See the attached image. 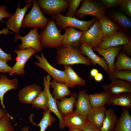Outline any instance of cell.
Masks as SVG:
<instances>
[{
  "label": "cell",
  "instance_id": "cell-36",
  "mask_svg": "<svg viewBox=\"0 0 131 131\" xmlns=\"http://www.w3.org/2000/svg\"><path fill=\"white\" fill-rule=\"evenodd\" d=\"M109 78H114L131 82V70H114L109 75Z\"/></svg>",
  "mask_w": 131,
  "mask_h": 131
},
{
  "label": "cell",
  "instance_id": "cell-21",
  "mask_svg": "<svg viewBox=\"0 0 131 131\" xmlns=\"http://www.w3.org/2000/svg\"><path fill=\"white\" fill-rule=\"evenodd\" d=\"M106 110L105 106L98 107H92L87 114V121L99 129L105 117Z\"/></svg>",
  "mask_w": 131,
  "mask_h": 131
},
{
  "label": "cell",
  "instance_id": "cell-15",
  "mask_svg": "<svg viewBox=\"0 0 131 131\" xmlns=\"http://www.w3.org/2000/svg\"><path fill=\"white\" fill-rule=\"evenodd\" d=\"M65 32L63 35L62 46H71L77 48L81 44V39L83 32L75 28L69 27L65 29Z\"/></svg>",
  "mask_w": 131,
  "mask_h": 131
},
{
  "label": "cell",
  "instance_id": "cell-22",
  "mask_svg": "<svg viewBox=\"0 0 131 131\" xmlns=\"http://www.w3.org/2000/svg\"><path fill=\"white\" fill-rule=\"evenodd\" d=\"M79 89V93L75 105V111L87 117L88 112L92 108L89 95L87 93L86 90H81Z\"/></svg>",
  "mask_w": 131,
  "mask_h": 131
},
{
  "label": "cell",
  "instance_id": "cell-35",
  "mask_svg": "<svg viewBox=\"0 0 131 131\" xmlns=\"http://www.w3.org/2000/svg\"><path fill=\"white\" fill-rule=\"evenodd\" d=\"M11 116L7 113L0 118V131H15L13 125L10 121Z\"/></svg>",
  "mask_w": 131,
  "mask_h": 131
},
{
  "label": "cell",
  "instance_id": "cell-2",
  "mask_svg": "<svg viewBox=\"0 0 131 131\" xmlns=\"http://www.w3.org/2000/svg\"><path fill=\"white\" fill-rule=\"evenodd\" d=\"M57 27L55 21L51 20L39 34V40L42 48L47 47L56 49L62 46L63 35Z\"/></svg>",
  "mask_w": 131,
  "mask_h": 131
},
{
  "label": "cell",
  "instance_id": "cell-10",
  "mask_svg": "<svg viewBox=\"0 0 131 131\" xmlns=\"http://www.w3.org/2000/svg\"><path fill=\"white\" fill-rule=\"evenodd\" d=\"M15 52L17 54L16 58V63L12 67V70L9 74L10 76L15 74L17 75H24L25 74L24 68L29 59L37 51L32 48L19 50L16 49Z\"/></svg>",
  "mask_w": 131,
  "mask_h": 131
},
{
  "label": "cell",
  "instance_id": "cell-33",
  "mask_svg": "<svg viewBox=\"0 0 131 131\" xmlns=\"http://www.w3.org/2000/svg\"><path fill=\"white\" fill-rule=\"evenodd\" d=\"M110 17L126 31L128 32L130 31L131 22L125 13L121 12H115L111 14Z\"/></svg>",
  "mask_w": 131,
  "mask_h": 131
},
{
  "label": "cell",
  "instance_id": "cell-11",
  "mask_svg": "<svg viewBox=\"0 0 131 131\" xmlns=\"http://www.w3.org/2000/svg\"><path fill=\"white\" fill-rule=\"evenodd\" d=\"M36 58L38 61L35 62V65L45 71L53 79L57 82L65 83V71L58 70L51 65L48 61L44 54L41 53V56L36 55Z\"/></svg>",
  "mask_w": 131,
  "mask_h": 131
},
{
  "label": "cell",
  "instance_id": "cell-23",
  "mask_svg": "<svg viewBox=\"0 0 131 131\" xmlns=\"http://www.w3.org/2000/svg\"><path fill=\"white\" fill-rule=\"evenodd\" d=\"M65 73V83L70 88H74L77 86L85 85V81L79 76L70 65L64 66Z\"/></svg>",
  "mask_w": 131,
  "mask_h": 131
},
{
  "label": "cell",
  "instance_id": "cell-32",
  "mask_svg": "<svg viewBox=\"0 0 131 131\" xmlns=\"http://www.w3.org/2000/svg\"><path fill=\"white\" fill-rule=\"evenodd\" d=\"M116 57V60L114 65V70H131V59L130 57L122 51L119 52Z\"/></svg>",
  "mask_w": 131,
  "mask_h": 131
},
{
  "label": "cell",
  "instance_id": "cell-9",
  "mask_svg": "<svg viewBox=\"0 0 131 131\" xmlns=\"http://www.w3.org/2000/svg\"><path fill=\"white\" fill-rule=\"evenodd\" d=\"M33 1L32 0H25L26 4L22 8H20V3L18 1L17 8L15 13L9 18L6 23L7 29L16 34H19L25 13L28 8L32 6Z\"/></svg>",
  "mask_w": 131,
  "mask_h": 131
},
{
  "label": "cell",
  "instance_id": "cell-47",
  "mask_svg": "<svg viewBox=\"0 0 131 131\" xmlns=\"http://www.w3.org/2000/svg\"><path fill=\"white\" fill-rule=\"evenodd\" d=\"M7 113L5 110L2 109L0 107V118L4 116Z\"/></svg>",
  "mask_w": 131,
  "mask_h": 131
},
{
  "label": "cell",
  "instance_id": "cell-27",
  "mask_svg": "<svg viewBox=\"0 0 131 131\" xmlns=\"http://www.w3.org/2000/svg\"><path fill=\"white\" fill-rule=\"evenodd\" d=\"M129 109L122 107L121 115L113 131H131V116Z\"/></svg>",
  "mask_w": 131,
  "mask_h": 131
},
{
  "label": "cell",
  "instance_id": "cell-40",
  "mask_svg": "<svg viewBox=\"0 0 131 131\" xmlns=\"http://www.w3.org/2000/svg\"><path fill=\"white\" fill-rule=\"evenodd\" d=\"M7 6L5 5H0V22L4 23L3 19L5 17L9 18L12 14L7 11Z\"/></svg>",
  "mask_w": 131,
  "mask_h": 131
},
{
  "label": "cell",
  "instance_id": "cell-39",
  "mask_svg": "<svg viewBox=\"0 0 131 131\" xmlns=\"http://www.w3.org/2000/svg\"><path fill=\"white\" fill-rule=\"evenodd\" d=\"M8 33L12 34L13 32L9 31L7 28H4L2 30H0V34H4L6 35ZM11 59V55L6 53L0 47V59L7 62Z\"/></svg>",
  "mask_w": 131,
  "mask_h": 131
},
{
  "label": "cell",
  "instance_id": "cell-46",
  "mask_svg": "<svg viewBox=\"0 0 131 131\" xmlns=\"http://www.w3.org/2000/svg\"><path fill=\"white\" fill-rule=\"evenodd\" d=\"M98 70L96 69H93L90 71V75L92 77H94L98 73Z\"/></svg>",
  "mask_w": 131,
  "mask_h": 131
},
{
  "label": "cell",
  "instance_id": "cell-7",
  "mask_svg": "<svg viewBox=\"0 0 131 131\" xmlns=\"http://www.w3.org/2000/svg\"><path fill=\"white\" fill-rule=\"evenodd\" d=\"M39 7L43 13L51 16L61 14L68 8L69 3L65 0H38Z\"/></svg>",
  "mask_w": 131,
  "mask_h": 131
},
{
  "label": "cell",
  "instance_id": "cell-45",
  "mask_svg": "<svg viewBox=\"0 0 131 131\" xmlns=\"http://www.w3.org/2000/svg\"><path fill=\"white\" fill-rule=\"evenodd\" d=\"M94 77L95 80L96 81L99 82L102 80L103 76L102 74L98 73Z\"/></svg>",
  "mask_w": 131,
  "mask_h": 131
},
{
  "label": "cell",
  "instance_id": "cell-6",
  "mask_svg": "<svg viewBox=\"0 0 131 131\" xmlns=\"http://www.w3.org/2000/svg\"><path fill=\"white\" fill-rule=\"evenodd\" d=\"M39 29L37 27L32 28L28 33L24 36L16 34L14 38L15 42H16L18 39L22 41L21 44L19 45L18 47V50L32 48L35 49L38 52H41L43 50L39 40Z\"/></svg>",
  "mask_w": 131,
  "mask_h": 131
},
{
  "label": "cell",
  "instance_id": "cell-48",
  "mask_svg": "<svg viewBox=\"0 0 131 131\" xmlns=\"http://www.w3.org/2000/svg\"><path fill=\"white\" fill-rule=\"evenodd\" d=\"M69 131H83V130L77 129L69 128Z\"/></svg>",
  "mask_w": 131,
  "mask_h": 131
},
{
  "label": "cell",
  "instance_id": "cell-25",
  "mask_svg": "<svg viewBox=\"0 0 131 131\" xmlns=\"http://www.w3.org/2000/svg\"><path fill=\"white\" fill-rule=\"evenodd\" d=\"M98 19L101 25L104 39L120 31V27L105 14L102 16Z\"/></svg>",
  "mask_w": 131,
  "mask_h": 131
},
{
  "label": "cell",
  "instance_id": "cell-8",
  "mask_svg": "<svg viewBox=\"0 0 131 131\" xmlns=\"http://www.w3.org/2000/svg\"><path fill=\"white\" fill-rule=\"evenodd\" d=\"M80 8L75 15L77 17L83 18L86 16H91L98 19L105 14L106 8L98 3L90 0H82Z\"/></svg>",
  "mask_w": 131,
  "mask_h": 131
},
{
  "label": "cell",
  "instance_id": "cell-37",
  "mask_svg": "<svg viewBox=\"0 0 131 131\" xmlns=\"http://www.w3.org/2000/svg\"><path fill=\"white\" fill-rule=\"evenodd\" d=\"M82 0H68L69 3L68 10L66 13V16L74 17L77 8Z\"/></svg>",
  "mask_w": 131,
  "mask_h": 131
},
{
  "label": "cell",
  "instance_id": "cell-19",
  "mask_svg": "<svg viewBox=\"0 0 131 131\" xmlns=\"http://www.w3.org/2000/svg\"><path fill=\"white\" fill-rule=\"evenodd\" d=\"M51 78L49 75H48L44 77L43 79L44 89L46 91L48 98V109L57 117L59 121L60 128L63 129L65 128L64 125L63 116L57 108L56 100L54 98L50 92V83Z\"/></svg>",
  "mask_w": 131,
  "mask_h": 131
},
{
  "label": "cell",
  "instance_id": "cell-5",
  "mask_svg": "<svg viewBox=\"0 0 131 131\" xmlns=\"http://www.w3.org/2000/svg\"><path fill=\"white\" fill-rule=\"evenodd\" d=\"M103 39L101 25L97 19L89 29L83 32L81 38V44H86L93 49L97 47Z\"/></svg>",
  "mask_w": 131,
  "mask_h": 131
},
{
  "label": "cell",
  "instance_id": "cell-4",
  "mask_svg": "<svg viewBox=\"0 0 131 131\" xmlns=\"http://www.w3.org/2000/svg\"><path fill=\"white\" fill-rule=\"evenodd\" d=\"M51 17L59 29H65L70 27L77 28L83 32L89 29L98 19L94 17L88 21H83L75 17L65 16L61 14H57Z\"/></svg>",
  "mask_w": 131,
  "mask_h": 131
},
{
  "label": "cell",
  "instance_id": "cell-42",
  "mask_svg": "<svg viewBox=\"0 0 131 131\" xmlns=\"http://www.w3.org/2000/svg\"><path fill=\"white\" fill-rule=\"evenodd\" d=\"M122 51L130 57H131V39L122 46Z\"/></svg>",
  "mask_w": 131,
  "mask_h": 131
},
{
  "label": "cell",
  "instance_id": "cell-1",
  "mask_svg": "<svg viewBox=\"0 0 131 131\" xmlns=\"http://www.w3.org/2000/svg\"><path fill=\"white\" fill-rule=\"evenodd\" d=\"M56 60L60 65H73L81 64L93 65L92 61L82 55L77 48L62 47L56 49Z\"/></svg>",
  "mask_w": 131,
  "mask_h": 131
},
{
  "label": "cell",
  "instance_id": "cell-13",
  "mask_svg": "<svg viewBox=\"0 0 131 131\" xmlns=\"http://www.w3.org/2000/svg\"><path fill=\"white\" fill-rule=\"evenodd\" d=\"M41 91V87L39 85L35 84L27 85L19 91L17 94L18 100L24 104H31Z\"/></svg>",
  "mask_w": 131,
  "mask_h": 131
},
{
  "label": "cell",
  "instance_id": "cell-20",
  "mask_svg": "<svg viewBox=\"0 0 131 131\" xmlns=\"http://www.w3.org/2000/svg\"><path fill=\"white\" fill-rule=\"evenodd\" d=\"M18 83V80L17 78L10 79L5 74L0 75V100L1 105L4 109L5 108L3 102L4 95L10 90H17Z\"/></svg>",
  "mask_w": 131,
  "mask_h": 131
},
{
  "label": "cell",
  "instance_id": "cell-44",
  "mask_svg": "<svg viewBox=\"0 0 131 131\" xmlns=\"http://www.w3.org/2000/svg\"><path fill=\"white\" fill-rule=\"evenodd\" d=\"M83 130V131H101L88 121L86 123Z\"/></svg>",
  "mask_w": 131,
  "mask_h": 131
},
{
  "label": "cell",
  "instance_id": "cell-18",
  "mask_svg": "<svg viewBox=\"0 0 131 131\" xmlns=\"http://www.w3.org/2000/svg\"><path fill=\"white\" fill-rule=\"evenodd\" d=\"M131 38L124 32L120 31L104 39L96 48L105 49L111 47L123 45L126 44Z\"/></svg>",
  "mask_w": 131,
  "mask_h": 131
},
{
  "label": "cell",
  "instance_id": "cell-17",
  "mask_svg": "<svg viewBox=\"0 0 131 131\" xmlns=\"http://www.w3.org/2000/svg\"><path fill=\"white\" fill-rule=\"evenodd\" d=\"M80 52L82 55L86 56L91 61L93 66H95L97 64L101 66L108 75L109 69L107 63L103 57L97 56L94 52L90 46L84 44H82L79 47Z\"/></svg>",
  "mask_w": 131,
  "mask_h": 131
},
{
  "label": "cell",
  "instance_id": "cell-26",
  "mask_svg": "<svg viewBox=\"0 0 131 131\" xmlns=\"http://www.w3.org/2000/svg\"><path fill=\"white\" fill-rule=\"evenodd\" d=\"M107 104L110 106H119L131 110V92H123L111 95Z\"/></svg>",
  "mask_w": 131,
  "mask_h": 131
},
{
  "label": "cell",
  "instance_id": "cell-38",
  "mask_svg": "<svg viewBox=\"0 0 131 131\" xmlns=\"http://www.w3.org/2000/svg\"><path fill=\"white\" fill-rule=\"evenodd\" d=\"M118 5L126 15L131 17V0H118Z\"/></svg>",
  "mask_w": 131,
  "mask_h": 131
},
{
  "label": "cell",
  "instance_id": "cell-28",
  "mask_svg": "<svg viewBox=\"0 0 131 131\" xmlns=\"http://www.w3.org/2000/svg\"><path fill=\"white\" fill-rule=\"evenodd\" d=\"M50 86L53 89L51 94L56 100H60L72 93L68 87L65 83L57 82L53 79L51 80Z\"/></svg>",
  "mask_w": 131,
  "mask_h": 131
},
{
  "label": "cell",
  "instance_id": "cell-29",
  "mask_svg": "<svg viewBox=\"0 0 131 131\" xmlns=\"http://www.w3.org/2000/svg\"><path fill=\"white\" fill-rule=\"evenodd\" d=\"M105 114L103 125L99 130L101 131H113L117 121V116L111 108L106 110Z\"/></svg>",
  "mask_w": 131,
  "mask_h": 131
},
{
  "label": "cell",
  "instance_id": "cell-12",
  "mask_svg": "<svg viewBox=\"0 0 131 131\" xmlns=\"http://www.w3.org/2000/svg\"><path fill=\"white\" fill-rule=\"evenodd\" d=\"M109 84H103L102 87L104 91L112 95L123 92H131V82L114 78H109Z\"/></svg>",
  "mask_w": 131,
  "mask_h": 131
},
{
  "label": "cell",
  "instance_id": "cell-14",
  "mask_svg": "<svg viewBox=\"0 0 131 131\" xmlns=\"http://www.w3.org/2000/svg\"><path fill=\"white\" fill-rule=\"evenodd\" d=\"M63 120L65 127L82 130L87 121V116L75 110L63 116Z\"/></svg>",
  "mask_w": 131,
  "mask_h": 131
},
{
  "label": "cell",
  "instance_id": "cell-24",
  "mask_svg": "<svg viewBox=\"0 0 131 131\" xmlns=\"http://www.w3.org/2000/svg\"><path fill=\"white\" fill-rule=\"evenodd\" d=\"M78 94L77 93L73 92L69 97H65L60 101L56 100L57 108L63 116L74 111Z\"/></svg>",
  "mask_w": 131,
  "mask_h": 131
},
{
  "label": "cell",
  "instance_id": "cell-30",
  "mask_svg": "<svg viewBox=\"0 0 131 131\" xmlns=\"http://www.w3.org/2000/svg\"><path fill=\"white\" fill-rule=\"evenodd\" d=\"M90 104L92 107H98L107 104L111 96L105 91L89 95Z\"/></svg>",
  "mask_w": 131,
  "mask_h": 131
},
{
  "label": "cell",
  "instance_id": "cell-41",
  "mask_svg": "<svg viewBox=\"0 0 131 131\" xmlns=\"http://www.w3.org/2000/svg\"><path fill=\"white\" fill-rule=\"evenodd\" d=\"M12 67L9 66L7 62L0 59V72L3 73H10Z\"/></svg>",
  "mask_w": 131,
  "mask_h": 131
},
{
  "label": "cell",
  "instance_id": "cell-3",
  "mask_svg": "<svg viewBox=\"0 0 131 131\" xmlns=\"http://www.w3.org/2000/svg\"><path fill=\"white\" fill-rule=\"evenodd\" d=\"M33 3L31 10L23 19L21 27L22 28L36 27L43 29L50 21L43 14L39 7L37 0H33Z\"/></svg>",
  "mask_w": 131,
  "mask_h": 131
},
{
  "label": "cell",
  "instance_id": "cell-43",
  "mask_svg": "<svg viewBox=\"0 0 131 131\" xmlns=\"http://www.w3.org/2000/svg\"><path fill=\"white\" fill-rule=\"evenodd\" d=\"M100 1L105 6L110 8L118 5V0H101Z\"/></svg>",
  "mask_w": 131,
  "mask_h": 131
},
{
  "label": "cell",
  "instance_id": "cell-31",
  "mask_svg": "<svg viewBox=\"0 0 131 131\" xmlns=\"http://www.w3.org/2000/svg\"><path fill=\"white\" fill-rule=\"evenodd\" d=\"M43 111V116L41 121L38 124H35L40 127V131H45L56 120V118L52 115L49 109ZM29 129L28 126H25L22 129L21 131H29Z\"/></svg>",
  "mask_w": 131,
  "mask_h": 131
},
{
  "label": "cell",
  "instance_id": "cell-16",
  "mask_svg": "<svg viewBox=\"0 0 131 131\" xmlns=\"http://www.w3.org/2000/svg\"><path fill=\"white\" fill-rule=\"evenodd\" d=\"M123 45L112 47L103 49L96 48L93 49L94 51L98 52L103 57L107 62L109 69V75H111L114 71L115 60Z\"/></svg>",
  "mask_w": 131,
  "mask_h": 131
},
{
  "label": "cell",
  "instance_id": "cell-34",
  "mask_svg": "<svg viewBox=\"0 0 131 131\" xmlns=\"http://www.w3.org/2000/svg\"><path fill=\"white\" fill-rule=\"evenodd\" d=\"M32 107L43 111L48 109V98L46 90L41 91L31 104Z\"/></svg>",
  "mask_w": 131,
  "mask_h": 131
}]
</instances>
